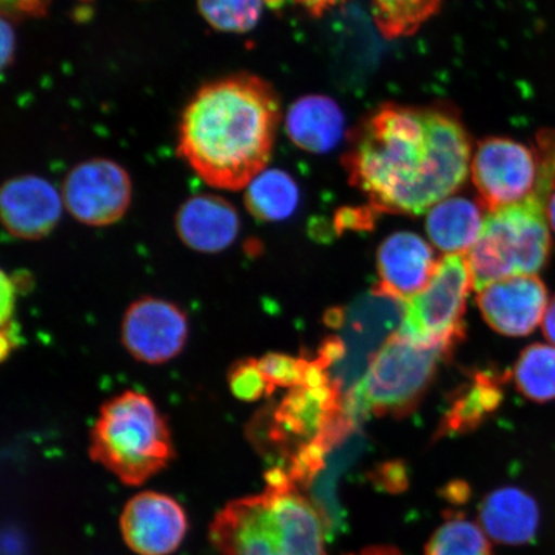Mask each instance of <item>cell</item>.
Wrapping results in <instances>:
<instances>
[{"label": "cell", "mask_w": 555, "mask_h": 555, "mask_svg": "<svg viewBox=\"0 0 555 555\" xmlns=\"http://www.w3.org/2000/svg\"><path fill=\"white\" fill-rule=\"evenodd\" d=\"M472 143L448 103L382 104L358 125L343 157L349 182L374 210L421 215L466 183Z\"/></svg>", "instance_id": "obj_1"}, {"label": "cell", "mask_w": 555, "mask_h": 555, "mask_svg": "<svg viewBox=\"0 0 555 555\" xmlns=\"http://www.w3.org/2000/svg\"><path fill=\"white\" fill-rule=\"evenodd\" d=\"M281 103L253 74L225 76L201 87L178 130V155L212 189L241 191L272 158Z\"/></svg>", "instance_id": "obj_2"}, {"label": "cell", "mask_w": 555, "mask_h": 555, "mask_svg": "<svg viewBox=\"0 0 555 555\" xmlns=\"http://www.w3.org/2000/svg\"><path fill=\"white\" fill-rule=\"evenodd\" d=\"M210 540L220 555H328L323 516L280 467L268 472L266 491L215 516Z\"/></svg>", "instance_id": "obj_3"}, {"label": "cell", "mask_w": 555, "mask_h": 555, "mask_svg": "<svg viewBox=\"0 0 555 555\" xmlns=\"http://www.w3.org/2000/svg\"><path fill=\"white\" fill-rule=\"evenodd\" d=\"M89 455L122 483L142 485L172 461L169 427L149 397L122 392L102 406Z\"/></svg>", "instance_id": "obj_4"}, {"label": "cell", "mask_w": 555, "mask_h": 555, "mask_svg": "<svg viewBox=\"0 0 555 555\" xmlns=\"http://www.w3.org/2000/svg\"><path fill=\"white\" fill-rule=\"evenodd\" d=\"M450 347L416 344L399 332L373 353L362 379L345 398V409L359 422L370 415L402 416L420 404Z\"/></svg>", "instance_id": "obj_5"}, {"label": "cell", "mask_w": 555, "mask_h": 555, "mask_svg": "<svg viewBox=\"0 0 555 555\" xmlns=\"http://www.w3.org/2000/svg\"><path fill=\"white\" fill-rule=\"evenodd\" d=\"M474 287L466 256L447 255L427 286L405 304L398 332L416 344L454 349L464 337L463 315Z\"/></svg>", "instance_id": "obj_6"}, {"label": "cell", "mask_w": 555, "mask_h": 555, "mask_svg": "<svg viewBox=\"0 0 555 555\" xmlns=\"http://www.w3.org/2000/svg\"><path fill=\"white\" fill-rule=\"evenodd\" d=\"M470 172L478 201L490 212L516 205L537 189L539 157L535 145L529 147L506 137L485 138L472 155Z\"/></svg>", "instance_id": "obj_7"}, {"label": "cell", "mask_w": 555, "mask_h": 555, "mask_svg": "<svg viewBox=\"0 0 555 555\" xmlns=\"http://www.w3.org/2000/svg\"><path fill=\"white\" fill-rule=\"evenodd\" d=\"M61 194L66 210L79 223L107 227L127 214L133 197V184L120 164L96 157L68 171Z\"/></svg>", "instance_id": "obj_8"}, {"label": "cell", "mask_w": 555, "mask_h": 555, "mask_svg": "<svg viewBox=\"0 0 555 555\" xmlns=\"http://www.w3.org/2000/svg\"><path fill=\"white\" fill-rule=\"evenodd\" d=\"M189 319L176 304L143 297L125 312L121 338L131 357L145 364L170 362L189 339Z\"/></svg>", "instance_id": "obj_9"}, {"label": "cell", "mask_w": 555, "mask_h": 555, "mask_svg": "<svg viewBox=\"0 0 555 555\" xmlns=\"http://www.w3.org/2000/svg\"><path fill=\"white\" fill-rule=\"evenodd\" d=\"M125 543L139 555H170L189 530L185 511L176 499L155 491L131 498L120 518Z\"/></svg>", "instance_id": "obj_10"}, {"label": "cell", "mask_w": 555, "mask_h": 555, "mask_svg": "<svg viewBox=\"0 0 555 555\" xmlns=\"http://www.w3.org/2000/svg\"><path fill=\"white\" fill-rule=\"evenodd\" d=\"M344 411L339 380L318 388L295 387L276 409L270 436L283 449L295 448V455L314 442Z\"/></svg>", "instance_id": "obj_11"}, {"label": "cell", "mask_w": 555, "mask_h": 555, "mask_svg": "<svg viewBox=\"0 0 555 555\" xmlns=\"http://www.w3.org/2000/svg\"><path fill=\"white\" fill-rule=\"evenodd\" d=\"M477 304L492 330L508 337H525L543 321L547 293L537 275L512 276L482 288Z\"/></svg>", "instance_id": "obj_12"}, {"label": "cell", "mask_w": 555, "mask_h": 555, "mask_svg": "<svg viewBox=\"0 0 555 555\" xmlns=\"http://www.w3.org/2000/svg\"><path fill=\"white\" fill-rule=\"evenodd\" d=\"M62 194L47 179L18 176L7 180L0 193V214L12 237L37 241L57 227L64 207Z\"/></svg>", "instance_id": "obj_13"}, {"label": "cell", "mask_w": 555, "mask_h": 555, "mask_svg": "<svg viewBox=\"0 0 555 555\" xmlns=\"http://www.w3.org/2000/svg\"><path fill=\"white\" fill-rule=\"evenodd\" d=\"M379 283L373 293L408 302L427 286L437 262L431 246L412 232H398L380 243L377 254Z\"/></svg>", "instance_id": "obj_14"}, {"label": "cell", "mask_w": 555, "mask_h": 555, "mask_svg": "<svg viewBox=\"0 0 555 555\" xmlns=\"http://www.w3.org/2000/svg\"><path fill=\"white\" fill-rule=\"evenodd\" d=\"M241 220L233 204L218 194H194L179 207L176 229L186 247L218 254L238 237Z\"/></svg>", "instance_id": "obj_15"}, {"label": "cell", "mask_w": 555, "mask_h": 555, "mask_svg": "<svg viewBox=\"0 0 555 555\" xmlns=\"http://www.w3.org/2000/svg\"><path fill=\"white\" fill-rule=\"evenodd\" d=\"M286 131L298 149L310 154H327L345 134V115L327 95L309 94L291 104Z\"/></svg>", "instance_id": "obj_16"}, {"label": "cell", "mask_w": 555, "mask_h": 555, "mask_svg": "<svg viewBox=\"0 0 555 555\" xmlns=\"http://www.w3.org/2000/svg\"><path fill=\"white\" fill-rule=\"evenodd\" d=\"M480 520L490 539L505 545H522L535 537L539 509L535 501L525 491L499 489L485 498Z\"/></svg>", "instance_id": "obj_17"}, {"label": "cell", "mask_w": 555, "mask_h": 555, "mask_svg": "<svg viewBox=\"0 0 555 555\" xmlns=\"http://www.w3.org/2000/svg\"><path fill=\"white\" fill-rule=\"evenodd\" d=\"M485 207L480 201L448 197L428 211L426 231L434 246L448 255L469 251L481 237Z\"/></svg>", "instance_id": "obj_18"}, {"label": "cell", "mask_w": 555, "mask_h": 555, "mask_svg": "<svg viewBox=\"0 0 555 555\" xmlns=\"http://www.w3.org/2000/svg\"><path fill=\"white\" fill-rule=\"evenodd\" d=\"M504 398L502 380L488 372H478L463 391L457 392L443 415L437 437L474 431L496 411Z\"/></svg>", "instance_id": "obj_19"}, {"label": "cell", "mask_w": 555, "mask_h": 555, "mask_svg": "<svg viewBox=\"0 0 555 555\" xmlns=\"http://www.w3.org/2000/svg\"><path fill=\"white\" fill-rule=\"evenodd\" d=\"M300 203L296 180L281 169H266L246 186L245 205L260 221L286 220L293 217Z\"/></svg>", "instance_id": "obj_20"}, {"label": "cell", "mask_w": 555, "mask_h": 555, "mask_svg": "<svg viewBox=\"0 0 555 555\" xmlns=\"http://www.w3.org/2000/svg\"><path fill=\"white\" fill-rule=\"evenodd\" d=\"M513 378L517 390L535 402L555 400V346L533 344L520 353Z\"/></svg>", "instance_id": "obj_21"}, {"label": "cell", "mask_w": 555, "mask_h": 555, "mask_svg": "<svg viewBox=\"0 0 555 555\" xmlns=\"http://www.w3.org/2000/svg\"><path fill=\"white\" fill-rule=\"evenodd\" d=\"M442 0H373V16L388 39L409 37L440 10Z\"/></svg>", "instance_id": "obj_22"}, {"label": "cell", "mask_w": 555, "mask_h": 555, "mask_svg": "<svg viewBox=\"0 0 555 555\" xmlns=\"http://www.w3.org/2000/svg\"><path fill=\"white\" fill-rule=\"evenodd\" d=\"M426 555H492V547L481 526L454 516L434 532Z\"/></svg>", "instance_id": "obj_23"}, {"label": "cell", "mask_w": 555, "mask_h": 555, "mask_svg": "<svg viewBox=\"0 0 555 555\" xmlns=\"http://www.w3.org/2000/svg\"><path fill=\"white\" fill-rule=\"evenodd\" d=\"M262 0H197L199 15L214 30L245 34L262 15Z\"/></svg>", "instance_id": "obj_24"}, {"label": "cell", "mask_w": 555, "mask_h": 555, "mask_svg": "<svg viewBox=\"0 0 555 555\" xmlns=\"http://www.w3.org/2000/svg\"><path fill=\"white\" fill-rule=\"evenodd\" d=\"M229 387L235 398L242 401H256L269 397L274 388L260 371L258 360L247 359L235 364L229 372Z\"/></svg>", "instance_id": "obj_25"}, {"label": "cell", "mask_w": 555, "mask_h": 555, "mask_svg": "<svg viewBox=\"0 0 555 555\" xmlns=\"http://www.w3.org/2000/svg\"><path fill=\"white\" fill-rule=\"evenodd\" d=\"M308 359H297L283 353H267L258 360L263 377L275 387H300L307 373Z\"/></svg>", "instance_id": "obj_26"}, {"label": "cell", "mask_w": 555, "mask_h": 555, "mask_svg": "<svg viewBox=\"0 0 555 555\" xmlns=\"http://www.w3.org/2000/svg\"><path fill=\"white\" fill-rule=\"evenodd\" d=\"M377 214L370 205L343 208L336 215L335 225L338 232L350 231V229H357V231L371 229Z\"/></svg>", "instance_id": "obj_27"}, {"label": "cell", "mask_w": 555, "mask_h": 555, "mask_svg": "<svg viewBox=\"0 0 555 555\" xmlns=\"http://www.w3.org/2000/svg\"><path fill=\"white\" fill-rule=\"evenodd\" d=\"M3 16L9 18L43 17L50 9L51 0H0Z\"/></svg>", "instance_id": "obj_28"}, {"label": "cell", "mask_w": 555, "mask_h": 555, "mask_svg": "<svg viewBox=\"0 0 555 555\" xmlns=\"http://www.w3.org/2000/svg\"><path fill=\"white\" fill-rule=\"evenodd\" d=\"M16 37L10 18H2V66H10L15 57Z\"/></svg>", "instance_id": "obj_29"}, {"label": "cell", "mask_w": 555, "mask_h": 555, "mask_svg": "<svg viewBox=\"0 0 555 555\" xmlns=\"http://www.w3.org/2000/svg\"><path fill=\"white\" fill-rule=\"evenodd\" d=\"M296 2L304 7L311 16L322 17L325 12L335 9L336 5L346 2V0H296Z\"/></svg>", "instance_id": "obj_30"}, {"label": "cell", "mask_w": 555, "mask_h": 555, "mask_svg": "<svg viewBox=\"0 0 555 555\" xmlns=\"http://www.w3.org/2000/svg\"><path fill=\"white\" fill-rule=\"evenodd\" d=\"M25 543L13 530L3 533V555H24Z\"/></svg>", "instance_id": "obj_31"}, {"label": "cell", "mask_w": 555, "mask_h": 555, "mask_svg": "<svg viewBox=\"0 0 555 555\" xmlns=\"http://www.w3.org/2000/svg\"><path fill=\"white\" fill-rule=\"evenodd\" d=\"M543 333L547 341L555 346V296L547 304L545 315L543 319Z\"/></svg>", "instance_id": "obj_32"}, {"label": "cell", "mask_w": 555, "mask_h": 555, "mask_svg": "<svg viewBox=\"0 0 555 555\" xmlns=\"http://www.w3.org/2000/svg\"><path fill=\"white\" fill-rule=\"evenodd\" d=\"M360 555H402L398 550H395L392 546H371L366 547Z\"/></svg>", "instance_id": "obj_33"}, {"label": "cell", "mask_w": 555, "mask_h": 555, "mask_svg": "<svg viewBox=\"0 0 555 555\" xmlns=\"http://www.w3.org/2000/svg\"><path fill=\"white\" fill-rule=\"evenodd\" d=\"M547 221H550V225L555 232V191L553 192L550 203H547Z\"/></svg>", "instance_id": "obj_34"}, {"label": "cell", "mask_w": 555, "mask_h": 555, "mask_svg": "<svg viewBox=\"0 0 555 555\" xmlns=\"http://www.w3.org/2000/svg\"><path fill=\"white\" fill-rule=\"evenodd\" d=\"M263 4H267L269 9L281 10L287 0H262Z\"/></svg>", "instance_id": "obj_35"}]
</instances>
